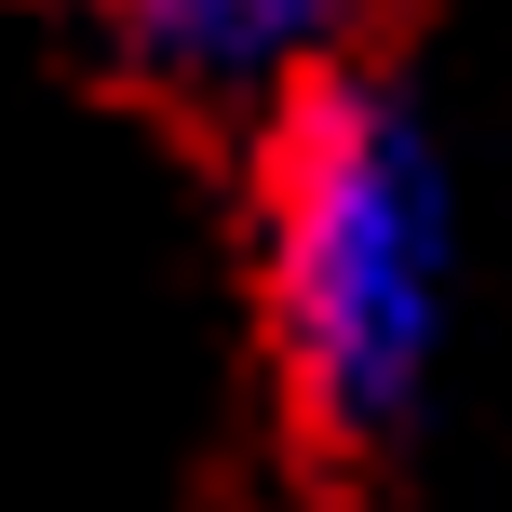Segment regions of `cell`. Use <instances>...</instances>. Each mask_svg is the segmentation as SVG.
Returning a JSON list of instances; mask_svg holds the SVG:
<instances>
[{"instance_id": "cell-1", "label": "cell", "mask_w": 512, "mask_h": 512, "mask_svg": "<svg viewBox=\"0 0 512 512\" xmlns=\"http://www.w3.org/2000/svg\"><path fill=\"white\" fill-rule=\"evenodd\" d=\"M256 337L310 445L378 459L459 351V176L418 95L337 68L256 149Z\"/></svg>"}, {"instance_id": "cell-2", "label": "cell", "mask_w": 512, "mask_h": 512, "mask_svg": "<svg viewBox=\"0 0 512 512\" xmlns=\"http://www.w3.org/2000/svg\"><path fill=\"white\" fill-rule=\"evenodd\" d=\"M95 27L135 95L189 108V122H270L351 68L364 0H95Z\"/></svg>"}]
</instances>
